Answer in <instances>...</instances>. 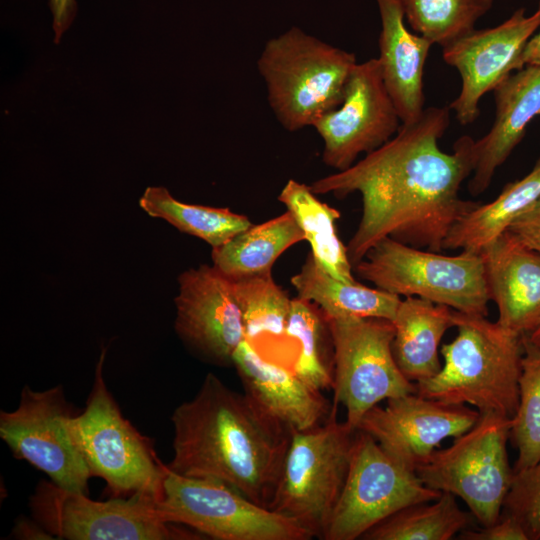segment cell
I'll use <instances>...</instances> for the list:
<instances>
[{
  "instance_id": "obj_37",
  "label": "cell",
  "mask_w": 540,
  "mask_h": 540,
  "mask_svg": "<svg viewBox=\"0 0 540 540\" xmlns=\"http://www.w3.org/2000/svg\"><path fill=\"white\" fill-rule=\"evenodd\" d=\"M12 535L18 539H54V537L35 520L34 522H31L27 519L19 520L16 523Z\"/></svg>"
},
{
  "instance_id": "obj_8",
  "label": "cell",
  "mask_w": 540,
  "mask_h": 540,
  "mask_svg": "<svg viewBox=\"0 0 540 540\" xmlns=\"http://www.w3.org/2000/svg\"><path fill=\"white\" fill-rule=\"evenodd\" d=\"M512 419L480 414L476 424L436 449L415 472L429 488L461 498L484 527L499 520L510 490L513 469L507 455Z\"/></svg>"
},
{
  "instance_id": "obj_4",
  "label": "cell",
  "mask_w": 540,
  "mask_h": 540,
  "mask_svg": "<svg viewBox=\"0 0 540 540\" xmlns=\"http://www.w3.org/2000/svg\"><path fill=\"white\" fill-rule=\"evenodd\" d=\"M356 64L354 53L298 27L270 38L257 59L268 104L289 132L313 126L340 105Z\"/></svg>"
},
{
  "instance_id": "obj_6",
  "label": "cell",
  "mask_w": 540,
  "mask_h": 540,
  "mask_svg": "<svg viewBox=\"0 0 540 540\" xmlns=\"http://www.w3.org/2000/svg\"><path fill=\"white\" fill-rule=\"evenodd\" d=\"M105 353L103 349L85 408L72 419L77 442L91 476L106 482L111 497L145 494L161 500L166 465L110 393L103 376Z\"/></svg>"
},
{
  "instance_id": "obj_20",
  "label": "cell",
  "mask_w": 540,
  "mask_h": 540,
  "mask_svg": "<svg viewBox=\"0 0 540 540\" xmlns=\"http://www.w3.org/2000/svg\"><path fill=\"white\" fill-rule=\"evenodd\" d=\"M495 117L489 132L475 141V166L468 184L483 193L496 170L522 140L529 123L540 115V65H526L493 89Z\"/></svg>"
},
{
  "instance_id": "obj_23",
  "label": "cell",
  "mask_w": 540,
  "mask_h": 540,
  "mask_svg": "<svg viewBox=\"0 0 540 540\" xmlns=\"http://www.w3.org/2000/svg\"><path fill=\"white\" fill-rule=\"evenodd\" d=\"M231 280V279H230ZM239 304L245 339L265 358L291 367L297 343L287 335L292 299L277 285L272 273L232 280Z\"/></svg>"
},
{
  "instance_id": "obj_18",
  "label": "cell",
  "mask_w": 540,
  "mask_h": 540,
  "mask_svg": "<svg viewBox=\"0 0 540 540\" xmlns=\"http://www.w3.org/2000/svg\"><path fill=\"white\" fill-rule=\"evenodd\" d=\"M232 365L245 394L291 431L315 428L332 410L320 391L303 382L290 366L265 358L246 339L235 350Z\"/></svg>"
},
{
  "instance_id": "obj_33",
  "label": "cell",
  "mask_w": 540,
  "mask_h": 540,
  "mask_svg": "<svg viewBox=\"0 0 540 540\" xmlns=\"http://www.w3.org/2000/svg\"><path fill=\"white\" fill-rule=\"evenodd\" d=\"M503 508L523 526L529 540H540V460L514 472Z\"/></svg>"
},
{
  "instance_id": "obj_16",
  "label": "cell",
  "mask_w": 540,
  "mask_h": 540,
  "mask_svg": "<svg viewBox=\"0 0 540 540\" xmlns=\"http://www.w3.org/2000/svg\"><path fill=\"white\" fill-rule=\"evenodd\" d=\"M480 412L465 405H451L416 392L387 400L370 409L357 430L371 435L395 460L415 471L448 437L472 428Z\"/></svg>"
},
{
  "instance_id": "obj_13",
  "label": "cell",
  "mask_w": 540,
  "mask_h": 540,
  "mask_svg": "<svg viewBox=\"0 0 540 540\" xmlns=\"http://www.w3.org/2000/svg\"><path fill=\"white\" fill-rule=\"evenodd\" d=\"M62 385L23 387L18 406L0 411V437L13 455L45 473L59 487L88 494L92 477L77 442Z\"/></svg>"
},
{
  "instance_id": "obj_38",
  "label": "cell",
  "mask_w": 540,
  "mask_h": 540,
  "mask_svg": "<svg viewBox=\"0 0 540 540\" xmlns=\"http://www.w3.org/2000/svg\"><path fill=\"white\" fill-rule=\"evenodd\" d=\"M526 65H540V31L527 42L518 61V70Z\"/></svg>"
},
{
  "instance_id": "obj_39",
  "label": "cell",
  "mask_w": 540,
  "mask_h": 540,
  "mask_svg": "<svg viewBox=\"0 0 540 540\" xmlns=\"http://www.w3.org/2000/svg\"><path fill=\"white\" fill-rule=\"evenodd\" d=\"M527 336L531 342L540 345V326Z\"/></svg>"
},
{
  "instance_id": "obj_5",
  "label": "cell",
  "mask_w": 540,
  "mask_h": 540,
  "mask_svg": "<svg viewBox=\"0 0 540 540\" xmlns=\"http://www.w3.org/2000/svg\"><path fill=\"white\" fill-rule=\"evenodd\" d=\"M353 272L398 296L419 297L462 313L488 314L490 296L481 253L443 255L386 237L366 253Z\"/></svg>"
},
{
  "instance_id": "obj_11",
  "label": "cell",
  "mask_w": 540,
  "mask_h": 540,
  "mask_svg": "<svg viewBox=\"0 0 540 540\" xmlns=\"http://www.w3.org/2000/svg\"><path fill=\"white\" fill-rule=\"evenodd\" d=\"M327 321L334 347V401L345 407L350 428L357 430L363 416L382 400L416 392L395 361L392 321L360 317Z\"/></svg>"
},
{
  "instance_id": "obj_26",
  "label": "cell",
  "mask_w": 540,
  "mask_h": 540,
  "mask_svg": "<svg viewBox=\"0 0 540 540\" xmlns=\"http://www.w3.org/2000/svg\"><path fill=\"white\" fill-rule=\"evenodd\" d=\"M540 199V159L523 178L508 183L491 202L464 214L446 236L443 249L480 253Z\"/></svg>"
},
{
  "instance_id": "obj_35",
  "label": "cell",
  "mask_w": 540,
  "mask_h": 540,
  "mask_svg": "<svg viewBox=\"0 0 540 540\" xmlns=\"http://www.w3.org/2000/svg\"><path fill=\"white\" fill-rule=\"evenodd\" d=\"M506 231L540 254V199L522 212Z\"/></svg>"
},
{
  "instance_id": "obj_17",
  "label": "cell",
  "mask_w": 540,
  "mask_h": 540,
  "mask_svg": "<svg viewBox=\"0 0 540 540\" xmlns=\"http://www.w3.org/2000/svg\"><path fill=\"white\" fill-rule=\"evenodd\" d=\"M178 282L175 329L179 337L205 360L232 364L235 350L245 340L232 280L213 265H201L184 271Z\"/></svg>"
},
{
  "instance_id": "obj_30",
  "label": "cell",
  "mask_w": 540,
  "mask_h": 540,
  "mask_svg": "<svg viewBox=\"0 0 540 540\" xmlns=\"http://www.w3.org/2000/svg\"><path fill=\"white\" fill-rule=\"evenodd\" d=\"M470 515L448 492L432 501L410 505L368 530L367 540H449L467 528Z\"/></svg>"
},
{
  "instance_id": "obj_21",
  "label": "cell",
  "mask_w": 540,
  "mask_h": 540,
  "mask_svg": "<svg viewBox=\"0 0 540 540\" xmlns=\"http://www.w3.org/2000/svg\"><path fill=\"white\" fill-rule=\"evenodd\" d=\"M380 18L379 57L382 78L401 123H410L425 110L424 67L433 44L412 33L399 0H376Z\"/></svg>"
},
{
  "instance_id": "obj_31",
  "label": "cell",
  "mask_w": 540,
  "mask_h": 540,
  "mask_svg": "<svg viewBox=\"0 0 540 540\" xmlns=\"http://www.w3.org/2000/svg\"><path fill=\"white\" fill-rule=\"evenodd\" d=\"M411 29L442 48L475 29L493 0H399Z\"/></svg>"
},
{
  "instance_id": "obj_24",
  "label": "cell",
  "mask_w": 540,
  "mask_h": 540,
  "mask_svg": "<svg viewBox=\"0 0 540 540\" xmlns=\"http://www.w3.org/2000/svg\"><path fill=\"white\" fill-rule=\"evenodd\" d=\"M297 297L316 304L327 318L360 317L393 321L401 298L378 288L340 281L324 271L311 252L291 277Z\"/></svg>"
},
{
  "instance_id": "obj_29",
  "label": "cell",
  "mask_w": 540,
  "mask_h": 540,
  "mask_svg": "<svg viewBox=\"0 0 540 540\" xmlns=\"http://www.w3.org/2000/svg\"><path fill=\"white\" fill-rule=\"evenodd\" d=\"M287 335L298 345L291 368L307 385L321 391L333 387L334 347L327 318L314 303L295 297Z\"/></svg>"
},
{
  "instance_id": "obj_22",
  "label": "cell",
  "mask_w": 540,
  "mask_h": 540,
  "mask_svg": "<svg viewBox=\"0 0 540 540\" xmlns=\"http://www.w3.org/2000/svg\"><path fill=\"white\" fill-rule=\"evenodd\" d=\"M454 311L419 297L401 300L392 321V351L409 381L418 383L440 371L439 345L445 332L454 326Z\"/></svg>"
},
{
  "instance_id": "obj_2",
  "label": "cell",
  "mask_w": 540,
  "mask_h": 540,
  "mask_svg": "<svg viewBox=\"0 0 540 540\" xmlns=\"http://www.w3.org/2000/svg\"><path fill=\"white\" fill-rule=\"evenodd\" d=\"M171 420V471L223 482L270 509L291 439L288 427L212 373Z\"/></svg>"
},
{
  "instance_id": "obj_12",
  "label": "cell",
  "mask_w": 540,
  "mask_h": 540,
  "mask_svg": "<svg viewBox=\"0 0 540 540\" xmlns=\"http://www.w3.org/2000/svg\"><path fill=\"white\" fill-rule=\"evenodd\" d=\"M440 495L384 451L371 435L357 430L344 487L323 539L361 538L401 509Z\"/></svg>"
},
{
  "instance_id": "obj_36",
  "label": "cell",
  "mask_w": 540,
  "mask_h": 540,
  "mask_svg": "<svg viewBox=\"0 0 540 540\" xmlns=\"http://www.w3.org/2000/svg\"><path fill=\"white\" fill-rule=\"evenodd\" d=\"M52 14L54 43L58 44L69 29L77 14L76 0H49Z\"/></svg>"
},
{
  "instance_id": "obj_14",
  "label": "cell",
  "mask_w": 540,
  "mask_h": 540,
  "mask_svg": "<svg viewBox=\"0 0 540 540\" xmlns=\"http://www.w3.org/2000/svg\"><path fill=\"white\" fill-rule=\"evenodd\" d=\"M377 58L357 62L340 105L312 126L323 142L322 161L336 171L352 166L390 140L401 126Z\"/></svg>"
},
{
  "instance_id": "obj_15",
  "label": "cell",
  "mask_w": 540,
  "mask_h": 540,
  "mask_svg": "<svg viewBox=\"0 0 540 540\" xmlns=\"http://www.w3.org/2000/svg\"><path fill=\"white\" fill-rule=\"evenodd\" d=\"M539 28L540 0L538 9L529 16L523 8L517 9L501 24L474 29L442 48L443 60L456 68L461 78L460 92L449 105L461 125L472 124L480 114L483 95L518 70L519 58Z\"/></svg>"
},
{
  "instance_id": "obj_7",
  "label": "cell",
  "mask_w": 540,
  "mask_h": 540,
  "mask_svg": "<svg viewBox=\"0 0 540 540\" xmlns=\"http://www.w3.org/2000/svg\"><path fill=\"white\" fill-rule=\"evenodd\" d=\"M356 431L337 420L336 404L323 425L292 431L270 509L323 539L344 487Z\"/></svg>"
},
{
  "instance_id": "obj_3",
  "label": "cell",
  "mask_w": 540,
  "mask_h": 540,
  "mask_svg": "<svg viewBox=\"0 0 540 540\" xmlns=\"http://www.w3.org/2000/svg\"><path fill=\"white\" fill-rule=\"evenodd\" d=\"M485 317L454 311L457 336L441 347L440 371L416 383V393L512 419L519 403L523 335Z\"/></svg>"
},
{
  "instance_id": "obj_1",
  "label": "cell",
  "mask_w": 540,
  "mask_h": 540,
  "mask_svg": "<svg viewBox=\"0 0 540 540\" xmlns=\"http://www.w3.org/2000/svg\"><path fill=\"white\" fill-rule=\"evenodd\" d=\"M449 124V107L425 108L349 168L309 185L316 195H361L362 216L346 246L353 267L386 237L440 252L454 224L478 205L459 196L474 170L475 140L462 136L452 153L442 151L438 142Z\"/></svg>"
},
{
  "instance_id": "obj_32",
  "label": "cell",
  "mask_w": 540,
  "mask_h": 540,
  "mask_svg": "<svg viewBox=\"0 0 540 540\" xmlns=\"http://www.w3.org/2000/svg\"><path fill=\"white\" fill-rule=\"evenodd\" d=\"M510 436L518 451L513 472L523 471L540 460V345L531 342L527 335H523L519 403Z\"/></svg>"
},
{
  "instance_id": "obj_28",
  "label": "cell",
  "mask_w": 540,
  "mask_h": 540,
  "mask_svg": "<svg viewBox=\"0 0 540 540\" xmlns=\"http://www.w3.org/2000/svg\"><path fill=\"white\" fill-rule=\"evenodd\" d=\"M139 205L149 216L167 221L179 231L204 240L212 248L224 244L252 225L248 217L228 208L178 201L165 187L146 188Z\"/></svg>"
},
{
  "instance_id": "obj_9",
  "label": "cell",
  "mask_w": 540,
  "mask_h": 540,
  "mask_svg": "<svg viewBox=\"0 0 540 540\" xmlns=\"http://www.w3.org/2000/svg\"><path fill=\"white\" fill-rule=\"evenodd\" d=\"M160 500L145 494L96 501L88 494L41 481L29 506L34 520L54 538L68 540H190L198 534L166 522Z\"/></svg>"
},
{
  "instance_id": "obj_27",
  "label": "cell",
  "mask_w": 540,
  "mask_h": 540,
  "mask_svg": "<svg viewBox=\"0 0 540 540\" xmlns=\"http://www.w3.org/2000/svg\"><path fill=\"white\" fill-rule=\"evenodd\" d=\"M277 199L295 218L311 246V254L316 263L340 281L357 282L346 246L336 231L340 212L320 201L310 186L294 179L285 184Z\"/></svg>"
},
{
  "instance_id": "obj_34",
  "label": "cell",
  "mask_w": 540,
  "mask_h": 540,
  "mask_svg": "<svg viewBox=\"0 0 540 540\" xmlns=\"http://www.w3.org/2000/svg\"><path fill=\"white\" fill-rule=\"evenodd\" d=\"M460 539L465 540H529L523 526L511 515L506 514L480 530H463Z\"/></svg>"
},
{
  "instance_id": "obj_19",
  "label": "cell",
  "mask_w": 540,
  "mask_h": 540,
  "mask_svg": "<svg viewBox=\"0 0 540 540\" xmlns=\"http://www.w3.org/2000/svg\"><path fill=\"white\" fill-rule=\"evenodd\" d=\"M497 322L520 335L540 326V254L505 231L481 252Z\"/></svg>"
},
{
  "instance_id": "obj_10",
  "label": "cell",
  "mask_w": 540,
  "mask_h": 540,
  "mask_svg": "<svg viewBox=\"0 0 540 540\" xmlns=\"http://www.w3.org/2000/svg\"><path fill=\"white\" fill-rule=\"evenodd\" d=\"M158 509L166 522L217 540H308L297 521L254 503L223 482L187 477L167 465Z\"/></svg>"
},
{
  "instance_id": "obj_25",
  "label": "cell",
  "mask_w": 540,
  "mask_h": 540,
  "mask_svg": "<svg viewBox=\"0 0 540 540\" xmlns=\"http://www.w3.org/2000/svg\"><path fill=\"white\" fill-rule=\"evenodd\" d=\"M305 240L293 215L283 214L212 248L213 266L231 280L272 273L276 260L291 246Z\"/></svg>"
}]
</instances>
